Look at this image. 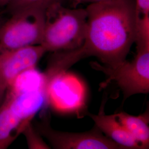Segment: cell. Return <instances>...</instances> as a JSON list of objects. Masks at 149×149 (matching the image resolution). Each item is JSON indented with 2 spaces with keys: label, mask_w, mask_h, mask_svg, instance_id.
Here are the masks:
<instances>
[{
  "label": "cell",
  "mask_w": 149,
  "mask_h": 149,
  "mask_svg": "<svg viewBox=\"0 0 149 149\" xmlns=\"http://www.w3.org/2000/svg\"><path fill=\"white\" fill-rule=\"evenodd\" d=\"M4 98H5V95L2 94L1 92H0V106L1 105V104L2 103V102L4 100Z\"/></svg>",
  "instance_id": "obj_17"
},
{
  "label": "cell",
  "mask_w": 149,
  "mask_h": 149,
  "mask_svg": "<svg viewBox=\"0 0 149 149\" xmlns=\"http://www.w3.org/2000/svg\"><path fill=\"white\" fill-rule=\"evenodd\" d=\"M47 52L42 45L13 49L0 48V92L6 94L16 77L28 70L36 68Z\"/></svg>",
  "instance_id": "obj_6"
},
{
  "label": "cell",
  "mask_w": 149,
  "mask_h": 149,
  "mask_svg": "<svg viewBox=\"0 0 149 149\" xmlns=\"http://www.w3.org/2000/svg\"><path fill=\"white\" fill-rule=\"evenodd\" d=\"M119 122L127 129L143 149H149V114L146 112L144 114L134 116L125 112L115 114Z\"/></svg>",
  "instance_id": "obj_10"
},
{
  "label": "cell",
  "mask_w": 149,
  "mask_h": 149,
  "mask_svg": "<svg viewBox=\"0 0 149 149\" xmlns=\"http://www.w3.org/2000/svg\"><path fill=\"white\" fill-rule=\"evenodd\" d=\"M62 0H12L7 9L12 13L14 12L26 8H37L46 10L49 6Z\"/></svg>",
  "instance_id": "obj_12"
},
{
  "label": "cell",
  "mask_w": 149,
  "mask_h": 149,
  "mask_svg": "<svg viewBox=\"0 0 149 149\" xmlns=\"http://www.w3.org/2000/svg\"><path fill=\"white\" fill-rule=\"evenodd\" d=\"M45 11L26 8L11 13V18L0 26V48L13 49L41 45Z\"/></svg>",
  "instance_id": "obj_3"
},
{
  "label": "cell",
  "mask_w": 149,
  "mask_h": 149,
  "mask_svg": "<svg viewBox=\"0 0 149 149\" xmlns=\"http://www.w3.org/2000/svg\"><path fill=\"white\" fill-rule=\"evenodd\" d=\"M86 10L85 40L77 49L80 60L95 56L112 68L123 63L136 38L135 0H103Z\"/></svg>",
  "instance_id": "obj_1"
},
{
  "label": "cell",
  "mask_w": 149,
  "mask_h": 149,
  "mask_svg": "<svg viewBox=\"0 0 149 149\" xmlns=\"http://www.w3.org/2000/svg\"><path fill=\"white\" fill-rule=\"evenodd\" d=\"M45 83L44 74L34 68L28 70L18 75L12 82L6 92L15 93L39 89L45 90Z\"/></svg>",
  "instance_id": "obj_11"
},
{
  "label": "cell",
  "mask_w": 149,
  "mask_h": 149,
  "mask_svg": "<svg viewBox=\"0 0 149 149\" xmlns=\"http://www.w3.org/2000/svg\"><path fill=\"white\" fill-rule=\"evenodd\" d=\"M136 14L149 15V0H135Z\"/></svg>",
  "instance_id": "obj_14"
},
{
  "label": "cell",
  "mask_w": 149,
  "mask_h": 149,
  "mask_svg": "<svg viewBox=\"0 0 149 149\" xmlns=\"http://www.w3.org/2000/svg\"><path fill=\"white\" fill-rule=\"evenodd\" d=\"M87 14L86 8H69L58 2L45 11V24L41 45L47 52L72 50L85 40Z\"/></svg>",
  "instance_id": "obj_2"
},
{
  "label": "cell",
  "mask_w": 149,
  "mask_h": 149,
  "mask_svg": "<svg viewBox=\"0 0 149 149\" xmlns=\"http://www.w3.org/2000/svg\"><path fill=\"white\" fill-rule=\"evenodd\" d=\"M27 124L23 122L3 101L0 106V149H7L22 133Z\"/></svg>",
  "instance_id": "obj_9"
},
{
  "label": "cell",
  "mask_w": 149,
  "mask_h": 149,
  "mask_svg": "<svg viewBox=\"0 0 149 149\" xmlns=\"http://www.w3.org/2000/svg\"><path fill=\"white\" fill-rule=\"evenodd\" d=\"M3 100L23 122L28 124L47 103V96L44 89L15 93L6 92Z\"/></svg>",
  "instance_id": "obj_7"
},
{
  "label": "cell",
  "mask_w": 149,
  "mask_h": 149,
  "mask_svg": "<svg viewBox=\"0 0 149 149\" xmlns=\"http://www.w3.org/2000/svg\"><path fill=\"white\" fill-rule=\"evenodd\" d=\"M22 134H23L26 138L29 149H50V146L44 141L42 136L34 128L32 124V122L27 124Z\"/></svg>",
  "instance_id": "obj_13"
},
{
  "label": "cell",
  "mask_w": 149,
  "mask_h": 149,
  "mask_svg": "<svg viewBox=\"0 0 149 149\" xmlns=\"http://www.w3.org/2000/svg\"><path fill=\"white\" fill-rule=\"evenodd\" d=\"M73 2L74 6L76 7L79 4H82V3H93L98 2L103 0H71Z\"/></svg>",
  "instance_id": "obj_15"
},
{
  "label": "cell",
  "mask_w": 149,
  "mask_h": 149,
  "mask_svg": "<svg viewBox=\"0 0 149 149\" xmlns=\"http://www.w3.org/2000/svg\"><path fill=\"white\" fill-rule=\"evenodd\" d=\"M34 128L56 149H124L108 138L96 126L83 133H70L54 129L49 117L44 114L40 121L34 123Z\"/></svg>",
  "instance_id": "obj_5"
},
{
  "label": "cell",
  "mask_w": 149,
  "mask_h": 149,
  "mask_svg": "<svg viewBox=\"0 0 149 149\" xmlns=\"http://www.w3.org/2000/svg\"><path fill=\"white\" fill-rule=\"evenodd\" d=\"M104 106L98 114L88 113V115L103 133L114 143L124 149H143L138 142L134 138L117 119L115 114L107 115Z\"/></svg>",
  "instance_id": "obj_8"
},
{
  "label": "cell",
  "mask_w": 149,
  "mask_h": 149,
  "mask_svg": "<svg viewBox=\"0 0 149 149\" xmlns=\"http://www.w3.org/2000/svg\"><path fill=\"white\" fill-rule=\"evenodd\" d=\"M12 0H0V6L4 7L7 6L10 4Z\"/></svg>",
  "instance_id": "obj_16"
},
{
  "label": "cell",
  "mask_w": 149,
  "mask_h": 149,
  "mask_svg": "<svg viewBox=\"0 0 149 149\" xmlns=\"http://www.w3.org/2000/svg\"><path fill=\"white\" fill-rule=\"evenodd\" d=\"M92 67L103 72L107 81H113L122 91L124 100L136 94L149 92V44H136V54L132 61L127 60L112 68L92 63Z\"/></svg>",
  "instance_id": "obj_4"
}]
</instances>
